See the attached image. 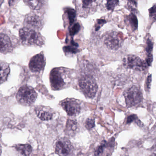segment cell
<instances>
[{
    "label": "cell",
    "instance_id": "6",
    "mask_svg": "<svg viewBox=\"0 0 156 156\" xmlns=\"http://www.w3.org/2000/svg\"><path fill=\"white\" fill-rule=\"evenodd\" d=\"M49 78L51 87L54 90L62 89L66 84L63 75L59 69H53L50 73Z\"/></svg>",
    "mask_w": 156,
    "mask_h": 156
},
{
    "label": "cell",
    "instance_id": "12",
    "mask_svg": "<svg viewBox=\"0 0 156 156\" xmlns=\"http://www.w3.org/2000/svg\"><path fill=\"white\" fill-rule=\"evenodd\" d=\"M35 112L38 117L42 121H49L53 117L52 109L48 106L38 105L35 108Z\"/></svg>",
    "mask_w": 156,
    "mask_h": 156
},
{
    "label": "cell",
    "instance_id": "8",
    "mask_svg": "<svg viewBox=\"0 0 156 156\" xmlns=\"http://www.w3.org/2000/svg\"><path fill=\"white\" fill-rule=\"evenodd\" d=\"M24 24L26 27L37 31L42 27L43 22L39 16L34 13H30L25 16Z\"/></svg>",
    "mask_w": 156,
    "mask_h": 156
},
{
    "label": "cell",
    "instance_id": "16",
    "mask_svg": "<svg viewBox=\"0 0 156 156\" xmlns=\"http://www.w3.org/2000/svg\"><path fill=\"white\" fill-rule=\"evenodd\" d=\"M25 4L34 10L40 9L43 4V0H24Z\"/></svg>",
    "mask_w": 156,
    "mask_h": 156
},
{
    "label": "cell",
    "instance_id": "19",
    "mask_svg": "<svg viewBox=\"0 0 156 156\" xmlns=\"http://www.w3.org/2000/svg\"><path fill=\"white\" fill-rule=\"evenodd\" d=\"M128 18L132 29L134 30L137 29L138 27V20L136 15L133 14H131L129 16Z\"/></svg>",
    "mask_w": 156,
    "mask_h": 156
},
{
    "label": "cell",
    "instance_id": "3",
    "mask_svg": "<svg viewBox=\"0 0 156 156\" xmlns=\"http://www.w3.org/2000/svg\"><path fill=\"white\" fill-rule=\"evenodd\" d=\"M123 94L126 106L129 108L136 106L141 103L143 100L142 90L139 87L135 85L125 89Z\"/></svg>",
    "mask_w": 156,
    "mask_h": 156
},
{
    "label": "cell",
    "instance_id": "25",
    "mask_svg": "<svg viewBox=\"0 0 156 156\" xmlns=\"http://www.w3.org/2000/svg\"><path fill=\"white\" fill-rule=\"evenodd\" d=\"M94 0H83L82 1V7L87 8L90 7L92 4L94 2Z\"/></svg>",
    "mask_w": 156,
    "mask_h": 156
},
{
    "label": "cell",
    "instance_id": "24",
    "mask_svg": "<svg viewBox=\"0 0 156 156\" xmlns=\"http://www.w3.org/2000/svg\"><path fill=\"white\" fill-rule=\"evenodd\" d=\"M147 48L146 50L147 51V53L148 54H151V52H152V50L153 48V42H152L150 39H148L147 40Z\"/></svg>",
    "mask_w": 156,
    "mask_h": 156
},
{
    "label": "cell",
    "instance_id": "11",
    "mask_svg": "<svg viewBox=\"0 0 156 156\" xmlns=\"http://www.w3.org/2000/svg\"><path fill=\"white\" fill-rule=\"evenodd\" d=\"M45 65V60L44 55L41 54L33 57L29 63V68L33 72H38L44 69Z\"/></svg>",
    "mask_w": 156,
    "mask_h": 156
},
{
    "label": "cell",
    "instance_id": "29",
    "mask_svg": "<svg viewBox=\"0 0 156 156\" xmlns=\"http://www.w3.org/2000/svg\"><path fill=\"white\" fill-rule=\"evenodd\" d=\"M105 23H106V21H105V20H103V19H99V20H98V21H97V27H96L97 30L100 29V27L102 26Z\"/></svg>",
    "mask_w": 156,
    "mask_h": 156
},
{
    "label": "cell",
    "instance_id": "21",
    "mask_svg": "<svg viewBox=\"0 0 156 156\" xmlns=\"http://www.w3.org/2000/svg\"><path fill=\"white\" fill-rule=\"evenodd\" d=\"M119 0H108L106 4V7L109 10H114L118 5Z\"/></svg>",
    "mask_w": 156,
    "mask_h": 156
},
{
    "label": "cell",
    "instance_id": "27",
    "mask_svg": "<svg viewBox=\"0 0 156 156\" xmlns=\"http://www.w3.org/2000/svg\"><path fill=\"white\" fill-rule=\"evenodd\" d=\"M137 119H138V118H137V116L135 115H130L127 118L126 123H131L132 122L134 121H137Z\"/></svg>",
    "mask_w": 156,
    "mask_h": 156
},
{
    "label": "cell",
    "instance_id": "28",
    "mask_svg": "<svg viewBox=\"0 0 156 156\" xmlns=\"http://www.w3.org/2000/svg\"><path fill=\"white\" fill-rule=\"evenodd\" d=\"M151 81H152V76L150 75L147 77L146 83V87L147 89H150Z\"/></svg>",
    "mask_w": 156,
    "mask_h": 156
},
{
    "label": "cell",
    "instance_id": "1",
    "mask_svg": "<svg viewBox=\"0 0 156 156\" xmlns=\"http://www.w3.org/2000/svg\"><path fill=\"white\" fill-rule=\"evenodd\" d=\"M19 37L22 43L27 46H41L44 44L42 36L36 30L28 27L21 28Z\"/></svg>",
    "mask_w": 156,
    "mask_h": 156
},
{
    "label": "cell",
    "instance_id": "5",
    "mask_svg": "<svg viewBox=\"0 0 156 156\" xmlns=\"http://www.w3.org/2000/svg\"><path fill=\"white\" fill-rule=\"evenodd\" d=\"M123 65L126 68L137 71H143L148 67L146 61L134 55L125 56L123 58Z\"/></svg>",
    "mask_w": 156,
    "mask_h": 156
},
{
    "label": "cell",
    "instance_id": "15",
    "mask_svg": "<svg viewBox=\"0 0 156 156\" xmlns=\"http://www.w3.org/2000/svg\"><path fill=\"white\" fill-rule=\"evenodd\" d=\"M10 72V68L7 63L1 62V82H4Z\"/></svg>",
    "mask_w": 156,
    "mask_h": 156
},
{
    "label": "cell",
    "instance_id": "13",
    "mask_svg": "<svg viewBox=\"0 0 156 156\" xmlns=\"http://www.w3.org/2000/svg\"><path fill=\"white\" fill-rule=\"evenodd\" d=\"M1 53L6 54L12 51L13 46L10 38L5 34H1Z\"/></svg>",
    "mask_w": 156,
    "mask_h": 156
},
{
    "label": "cell",
    "instance_id": "30",
    "mask_svg": "<svg viewBox=\"0 0 156 156\" xmlns=\"http://www.w3.org/2000/svg\"><path fill=\"white\" fill-rule=\"evenodd\" d=\"M16 0H8V4L10 6H13L15 4Z\"/></svg>",
    "mask_w": 156,
    "mask_h": 156
},
{
    "label": "cell",
    "instance_id": "26",
    "mask_svg": "<svg viewBox=\"0 0 156 156\" xmlns=\"http://www.w3.org/2000/svg\"><path fill=\"white\" fill-rule=\"evenodd\" d=\"M149 14L151 17L156 18V4L149 9Z\"/></svg>",
    "mask_w": 156,
    "mask_h": 156
},
{
    "label": "cell",
    "instance_id": "23",
    "mask_svg": "<svg viewBox=\"0 0 156 156\" xmlns=\"http://www.w3.org/2000/svg\"><path fill=\"white\" fill-rule=\"evenodd\" d=\"M80 26L78 23H76L73 25L70 30V34L71 35H74L79 31Z\"/></svg>",
    "mask_w": 156,
    "mask_h": 156
},
{
    "label": "cell",
    "instance_id": "17",
    "mask_svg": "<svg viewBox=\"0 0 156 156\" xmlns=\"http://www.w3.org/2000/svg\"><path fill=\"white\" fill-rule=\"evenodd\" d=\"M77 128H78V123L77 122L70 120L68 121L66 131H67V133L69 134V135H73L77 131Z\"/></svg>",
    "mask_w": 156,
    "mask_h": 156
},
{
    "label": "cell",
    "instance_id": "22",
    "mask_svg": "<svg viewBox=\"0 0 156 156\" xmlns=\"http://www.w3.org/2000/svg\"><path fill=\"white\" fill-rule=\"evenodd\" d=\"M95 126V122L94 120L92 119H88L86 121V127L87 129L90 130L92 128H93Z\"/></svg>",
    "mask_w": 156,
    "mask_h": 156
},
{
    "label": "cell",
    "instance_id": "10",
    "mask_svg": "<svg viewBox=\"0 0 156 156\" xmlns=\"http://www.w3.org/2000/svg\"><path fill=\"white\" fill-rule=\"evenodd\" d=\"M56 152L60 156H67L72 152V145L70 142L66 139H61L56 144Z\"/></svg>",
    "mask_w": 156,
    "mask_h": 156
},
{
    "label": "cell",
    "instance_id": "9",
    "mask_svg": "<svg viewBox=\"0 0 156 156\" xmlns=\"http://www.w3.org/2000/svg\"><path fill=\"white\" fill-rule=\"evenodd\" d=\"M104 43L108 48L113 50H118L122 45V40L115 32L108 34L104 38Z\"/></svg>",
    "mask_w": 156,
    "mask_h": 156
},
{
    "label": "cell",
    "instance_id": "4",
    "mask_svg": "<svg viewBox=\"0 0 156 156\" xmlns=\"http://www.w3.org/2000/svg\"><path fill=\"white\" fill-rule=\"evenodd\" d=\"M79 85L85 96L89 98L95 97L98 90V85L96 80L90 76H85L81 78Z\"/></svg>",
    "mask_w": 156,
    "mask_h": 156
},
{
    "label": "cell",
    "instance_id": "31",
    "mask_svg": "<svg viewBox=\"0 0 156 156\" xmlns=\"http://www.w3.org/2000/svg\"><path fill=\"white\" fill-rule=\"evenodd\" d=\"M150 156H156V154H153L151 155H150Z\"/></svg>",
    "mask_w": 156,
    "mask_h": 156
},
{
    "label": "cell",
    "instance_id": "18",
    "mask_svg": "<svg viewBox=\"0 0 156 156\" xmlns=\"http://www.w3.org/2000/svg\"><path fill=\"white\" fill-rule=\"evenodd\" d=\"M110 145V143H108L105 140L102 142L101 144L96 148L94 153L95 156H101L104 152V149Z\"/></svg>",
    "mask_w": 156,
    "mask_h": 156
},
{
    "label": "cell",
    "instance_id": "2",
    "mask_svg": "<svg viewBox=\"0 0 156 156\" xmlns=\"http://www.w3.org/2000/svg\"><path fill=\"white\" fill-rule=\"evenodd\" d=\"M37 94L35 90L27 85L22 86L18 90L16 94V98L20 104L25 106H29L35 101Z\"/></svg>",
    "mask_w": 156,
    "mask_h": 156
},
{
    "label": "cell",
    "instance_id": "14",
    "mask_svg": "<svg viewBox=\"0 0 156 156\" xmlns=\"http://www.w3.org/2000/svg\"><path fill=\"white\" fill-rule=\"evenodd\" d=\"M15 147L18 151V153H20L23 156H29L32 152V147L28 144H20L16 145L15 146Z\"/></svg>",
    "mask_w": 156,
    "mask_h": 156
},
{
    "label": "cell",
    "instance_id": "7",
    "mask_svg": "<svg viewBox=\"0 0 156 156\" xmlns=\"http://www.w3.org/2000/svg\"><path fill=\"white\" fill-rule=\"evenodd\" d=\"M61 105L66 112L70 116L78 115L81 111V106L76 100L67 99L63 101Z\"/></svg>",
    "mask_w": 156,
    "mask_h": 156
},
{
    "label": "cell",
    "instance_id": "20",
    "mask_svg": "<svg viewBox=\"0 0 156 156\" xmlns=\"http://www.w3.org/2000/svg\"><path fill=\"white\" fill-rule=\"evenodd\" d=\"M66 12L67 13L69 19L70 24V25H71L74 23L75 19H76V12L74 9H71V8H68L66 10Z\"/></svg>",
    "mask_w": 156,
    "mask_h": 156
}]
</instances>
